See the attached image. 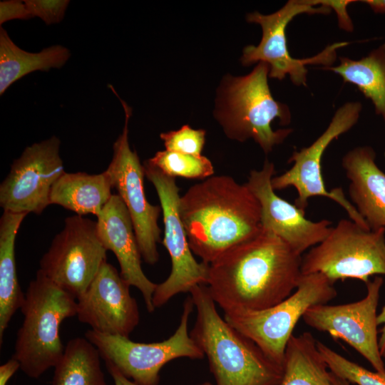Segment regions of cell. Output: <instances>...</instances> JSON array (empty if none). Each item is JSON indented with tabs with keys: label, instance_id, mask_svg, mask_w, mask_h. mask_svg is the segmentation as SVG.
<instances>
[{
	"label": "cell",
	"instance_id": "1",
	"mask_svg": "<svg viewBox=\"0 0 385 385\" xmlns=\"http://www.w3.org/2000/svg\"><path fill=\"white\" fill-rule=\"evenodd\" d=\"M302 258L279 237L262 230L209 264L205 285L224 313L267 309L296 289Z\"/></svg>",
	"mask_w": 385,
	"mask_h": 385
},
{
	"label": "cell",
	"instance_id": "2",
	"mask_svg": "<svg viewBox=\"0 0 385 385\" xmlns=\"http://www.w3.org/2000/svg\"><path fill=\"white\" fill-rule=\"evenodd\" d=\"M179 212L192 252L208 265L262 230L258 200L226 175L192 185L180 197Z\"/></svg>",
	"mask_w": 385,
	"mask_h": 385
},
{
	"label": "cell",
	"instance_id": "3",
	"mask_svg": "<svg viewBox=\"0 0 385 385\" xmlns=\"http://www.w3.org/2000/svg\"><path fill=\"white\" fill-rule=\"evenodd\" d=\"M189 293L196 309L190 335L207 357L216 385H279L283 367L220 317L207 286Z\"/></svg>",
	"mask_w": 385,
	"mask_h": 385
},
{
	"label": "cell",
	"instance_id": "4",
	"mask_svg": "<svg viewBox=\"0 0 385 385\" xmlns=\"http://www.w3.org/2000/svg\"><path fill=\"white\" fill-rule=\"evenodd\" d=\"M269 73V65L259 62L245 76L225 77L218 89L214 112L227 138L240 142L251 138L265 154L293 130H274L271 126L276 118L282 125L289 124L292 115L286 104L273 98L268 84Z\"/></svg>",
	"mask_w": 385,
	"mask_h": 385
},
{
	"label": "cell",
	"instance_id": "5",
	"mask_svg": "<svg viewBox=\"0 0 385 385\" xmlns=\"http://www.w3.org/2000/svg\"><path fill=\"white\" fill-rule=\"evenodd\" d=\"M20 309L24 319L12 357L27 376L38 379L63 356L60 327L64 319L76 316L77 300L38 270Z\"/></svg>",
	"mask_w": 385,
	"mask_h": 385
},
{
	"label": "cell",
	"instance_id": "6",
	"mask_svg": "<svg viewBox=\"0 0 385 385\" xmlns=\"http://www.w3.org/2000/svg\"><path fill=\"white\" fill-rule=\"evenodd\" d=\"M333 285L320 273L302 274L295 291L279 303L261 310L225 312L224 319L283 367L286 347L297 322L310 307L337 297Z\"/></svg>",
	"mask_w": 385,
	"mask_h": 385
},
{
	"label": "cell",
	"instance_id": "7",
	"mask_svg": "<svg viewBox=\"0 0 385 385\" xmlns=\"http://www.w3.org/2000/svg\"><path fill=\"white\" fill-rule=\"evenodd\" d=\"M301 271L320 273L333 284L345 279L366 284L371 275H385V228L371 230L351 219L340 220L302 257Z\"/></svg>",
	"mask_w": 385,
	"mask_h": 385
},
{
	"label": "cell",
	"instance_id": "8",
	"mask_svg": "<svg viewBox=\"0 0 385 385\" xmlns=\"http://www.w3.org/2000/svg\"><path fill=\"white\" fill-rule=\"evenodd\" d=\"M190 297L186 298L180 324L165 340L142 343L129 337L87 330L85 337L98 350L101 358L115 366L138 385H158L160 371L169 361L182 357L202 359L205 354L190 335L188 322L194 309Z\"/></svg>",
	"mask_w": 385,
	"mask_h": 385
},
{
	"label": "cell",
	"instance_id": "9",
	"mask_svg": "<svg viewBox=\"0 0 385 385\" xmlns=\"http://www.w3.org/2000/svg\"><path fill=\"white\" fill-rule=\"evenodd\" d=\"M331 11L329 7L314 6L312 0H290L271 14L265 15L257 11L248 14L247 21L260 25L262 36L257 46L250 45L244 48L240 58L242 64L247 66L257 62H265L270 66L269 77L282 80L288 75L294 85L307 86L306 66H332L337 58V51L349 43H334L312 57L294 58L288 51L286 28L297 15H327Z\"/></svg>",
	"mask_w": 385,
	"mask_h": 385
},
{
	"label": "cell",
	"instance_id": "10",
	"mask_svg": "<svg viewBox=\"0 0 385 385\" xmlns=\"http://www.w3.org/2000/svg\"><path fill=\"white\" fill-rule=\"evenodd\" d=\"M106 252L96 222L75 215L65 219L63 228L42 256L38 270L77 299L106 262Z\"/></svg>",
	"mask_w": 385,
	"mask_h": 385
},
{
	"label": "cell",
	"instance_id": "11",
	"mask_svg": "<svg viewBox=\"0 0 385 385\" xmlns=\"http://www.w3.org/2000/svg\"><path fill=\"white\" fill-rule=\"evenodd\" d=\"M361 111L359 102H349L339 108L326 130L310 145L294 150L288 160L292 166L271 183L274 190L294 187L297 192L294 205L306 212L309 200L315 196L327 197L338 203L349 218L364 228L371 230L354 205L346 198L342 188H326L322 173V155L329 145L349 130L358 121Z\"/></svg>",
	"mask_w": 385,
	"mask_h": 385
},
{
	"label": "cell",
	"instance_id": "12",
	"mask_svg": "<svg viewBox=\"0 0 385 385\" xmlns=\"http://www.w3.org/2000/svg\"><path fill=\"white\" fill-rule=\"evenodd\" d=\"M145 176L154 186L163 215V245L171 260L168 277L158 284L153 297L155 307L165 304L180 293L190 292L198 284H205L209 265L197 262L189 245L179 212V188L175 178L166 175L147 160L143 164Z\"/></svg>",
	"mask_w": 385,
	"mask_h": 385
},
{
	"label": "cell",
	"instance_id": "13",
	"mask_svg": "<svg viewBox=\"0 0 385 385\" xmlns=\"http://www.w3.org/2000/svg\"><path fill=\"white\" fill-rule=\"evenodd\" d=\"M115 94L122 103L125 124L113 143V157L105 171L129 212L142 259L153 265L159 260L157 245L161 241V229L158 218L162 209L160 205H152L147 200L143 185L144 167L129 144L128 123L132 110L117 93Z\"/></svg>",
	"mask_w": 385,
	"mask_h": 385
},
{
	"label": "cell",
	"instance_id": "14",
	"mask_svg": "<svg viewBox=\"0 0 385 385\" xmlns=\"http://www.w3.org/2000/svg\"><path fill=\"white\" fill-rule=\"evenodd\" d=\"M56 135L27 146L15 159L0 185L4 212L40 215L51 205L50 195L65 173Z\"/></svg>",
	"mask_w": 385,
	"mask_h": 385
},
{
	"label": "cell",
	"instance_id": "15",
	"mask_svg": "<svg viewBox=\"0 0 385 385\" xmlns=\"http://www.w3.org/2000/svg\"><path fill=\"white\" fill-rule=\"evenodd\" d=\"M383 279L376 277L366 284V296L357 302L339 305L310 307L302 318L312 328L342 339L361 354L376 371L385 374L380 354L376 309Z\"/></svg>",
	"mask_w": 385,
	"mask_h": 385
},
{
	"label": "cell",
	"instance_id": "16",
	"mask_svg": "<svg viewBox=\"0 0 385 385\" xmlns=\"http://www.w3.org/2000/svg\"><path fill=\"white\" fill-rule=\"evenodd\" d=\"M275 173L274 163L266 160L262 169L250 171L246 185L260 202L262 230L277 235L302 255L326 238L332 222L308 220L304 212L278 196L271 183Z\"/></svg>",
	"mask_w": 385,
	"mask_h": 385
},
{
	"label": "cell",
	"instance_id": "17",
	"mask_svg": "<svg viewBox=\"0 0 385 385\" xmlns=\"http://www.w3.org/2000/svg\"><path fill=\"white\" fill-rule=\"evenodd\" d=\"M130 287L115 267L105 262L76 299L78 319L96 332L129 337L140 321L138 306Z\"/></svg>",
	"mask_w": 385,
	"mask_h": 385
},
{
	"label": "cell",
	"instance_id": "18",
	"mask_svg": "<svg viewBox=\"0 0 385 385\" xmlns=\"http://www.w3.org/2000/svg\"><path fill=\"white\" fill-rule=\"evenodd\" d=\"M96 224L103 245L117 258L122 278L140 291L146 309L153 313L155 309L153 297L158 284L150 281L142 269V256L132 219L118 195H112L97 217Z\"/></svg>",
	"mask_w": 385,
	"mask_h": 385
},
{
	"label": "cell",
	"instance_id": "19",
	"mask_svg": "<svg viewBox=\"0 0 385 385\" xmlns=\"http://www.w3.org/2000/svg\"><path fill=\"white\" fill-rule=\"evenodd\" d=\"M375 158L371 147L359 146L347 152L342 160L350 181L351 203L371 230L385 228V173Z\"/></svg>",
	"mask_w": 385,
	"mask_h": 385
},
{
	"label": "cell",
	"instance_id": "20",
	"mask_svg": "<svg viewBox=\"0 0 385 385\" xmlns=\"http://www.w3.org/2000/svg\"><path fill=\"white\" fill-rule=\"evenodd\" d=\"M112 188L106 171L99 174L65 172L53 185L50 202L78 215L98 217L111 199Z\"/></svg>",
	"mask_w": 385,
	"mask_h": 385
},
{
	"label": "cell",
	"instance_id": "21",
	"mask_svg": "<svg viewBox=\"0 0 385 385\" xmlns=\"http://www.w3.org/2000/svg\"><path fill=\"white\" fill-rule=\"evenodd\" d=\"M27 214L4 212L0 218V344L16 312L21 308L25 292L19 284L15 259V241Z\"/></svg>",
	"mask_w": 385,
	"mask_h": 385
},
{
	"label": "cell",
	"instance_id": "22",
	"mask_svg": "<svg viewBox=\"0 0 385 385\" xmlns=\"http://www.w3.org/2000/svg\"><path fill=\"white\" fill-rule=\"evenodd\" d=\"M71 57L68 48L53 45L38 53L19 48L7 31L0 27V95L24 76L36 71H48L63 67Z\"/></svg>",
	"mask_w": 385,
	"mask_h": 385
},
{
	"label": "cell",
	"instance_id": "23",
	"mask_svg": "<svg viewBox=\"0 0 385 385\" xmlns=\"http://www.w3.org/2000/svg\"><path fill=\"white\" fill-rule=\"evenodd\" d=\"M310 332L292 335L285 350L279 385H333L331 371Z\"/></svg>",
	"mask_w": 385,
	"mask_h": 385
},
{
	"label": "cell",
	"instance_id": "24",
	"mask_svg": "<svg viewBox=\"0 0 385 385\" xmlns=\"http://www.w3.org/2000/svg\"><path fill=\"white\" fill-rule=\"evenodd\" d=\"M339 60L337 66L324 69L339 75L344 82L355 85L372 101L376 113L385 122V43L361 59L341 57Z\"/></svg>",
	"mask_w": 385,
	"mask_h": 385
},
{
	"label": "cell",
	"instance_id": "25",
	"mask_svg": "<svg viewBox=\"0 0 385 385\" xmlns=\"http://www.w3.org/2000/svg\"><path fill=\"white\" fill-rule=\"evenodd\" d=\"M97 348L86 337L68 342L53 367L51 385H106Z\"/></svg>",
	"mask_w": 385,
	"mask_h": 385
},
{
	"label": "cell",
	"instance_id": "26",
	"mask_svg": "<svg viewBox=\"0 0 385 385\" xmlns=\"http://www.w3.org/2000/svg\"><path fill=\"white\" fill-rule=\"evenodd\" d=\"M147 161L166 175L175 178L206 179L213 175L212 162L204 155L160 150Z\"/></svg>",
	"mask_w": 385,
	"mask_h": 385
},
{
	"label": "cell",
	"instance_id": "27",
	"mask_svg": "<svg viewBox=\"0 0 385 385\" xmlns=\"http://www.w3.org/2000/svg\"><path fill=\"white\" fill-rule=\"evenodd\" d=\"M318 350L329 369L334 374L357 385H385V374L371 371L349 360L324 343L317 341Z\"/></svg>",
	"mask_w": 385,
	"mask_h": 385
},
{
	"label": "cell",
	"instance_id": "28",
	"mask_svg": "<svg viewBox=\"0 0 385 385\" xmlns=\"http://www.w3.org/2000/svg\"><path fill=\"white\" fill-rule=\"evenodd\" d=\"M206 132L203 129H193L188 125L177 130L160 135L165 150L194 155H201L205 143Z\"/></svg>",
	"mask_w": 385,
	"mask_h": 385
},
{
	"label": "cell",
	"instance_id": "29",
	"mask_svg": "<svg viewBox=\"0 0 385 385\" xmlns=\"http://www.w3.org/2000/svg\"><path fill=\"white\" fill-rule=\"evenodd\" d=\"M32 18H40L46 25L60 23L70 3L68 0H25Z\"/></svg>",
	"mask_w": 385,
	"mask_h": 385
},
{
	"label": "cell",
	"instance_id": "30",
	"mask_svg": "<svg viewBox=\"0 0 385 385\" xmlns=\"http://www.w3.org/2000/svg\"><path fill=\"white\" fill-rule=\"evenodd\" d=\"M354 0H312L314 6H324L333 9L338 19L339 26L349 32L354 30V26L351 18L347 12V7L349 4L356 2Z\"/></svg>",
	"mask_w": 385,
	"mask_h": 385
},
{
	"label": "cell",
	"instance_id": "31",
	"mask_svg": "<svg viewBox=\"0 0 385 385\" xmlns=\"http://www.w3.org/2000/svg\"><path fill=\"white\" fill-rule=\"evenodd\" d=\"M24 1L4 0L0 1V25L14 19H31Z\"/></svg>",
	"mask_w": 385,
	"mask_h": 385
},
{
	"label": "cell",
	"instance_id": "32",
	"mask_svg": "<svg viewBox=\"0 0 385 385\" xmlns=\"http://www.w3.org/2000/svg\"><path fill=\"white\" fill-rule=\"evenodd\" d=\"M19 369H20V364L14 357L1 364L0 366V385H6Z\"/></svg>",
	"mask_w": 385,
	"mask_h": 385
},
{
	"label": "cell",
	"instance_id": "33",
	"mask_svg": "<svg viewBox=\"0 0 385 385\" xmlns=\"http://www.w3.org/2000/svg\"><path fill=\"white\" fill-rule=\"evenodd\" d=\"M107 367V370L113 378L114 385H138L132 380L125 377L121 374L119 370L113 364L108 362H105Z\"/></svg>",
	"mask_w": 385,
	"mask_h": 385
},
{
	"label": "cell",
	"instance_id": "34",
	"mask_svg": "<svg viewBox=\"0 0 385 385\" xmlns=\"http://www.w3.org/2000/svg\"><path fill=\"white\" fill-rule=\"evenodd\" d=\"M377 323L378 325L382 324L384 325L381 330V336L379 339V346L382 358L385 359V305L377 316Z\"/></svg>",
	"mask_w": 385,
	"mask_h": 385
},
{
	"label": "cell",
	"instance_id": "35",
	"mask_svg": "<svg viewBox=\"0 0 385 385\" xmlns=\"http://www.w3.org/2000/svg\"><path fill=\"white\" fill-rule=\"evenodd\" d=\"M366 4L377 14H385V0H364L361 1Z\"/></svg>",
	"mask_w": 385,
	"mask_h": 385
},
{
	"label": "cell",
	"instance_id": "36",
	"mask_svg": "<svg viewBox=\"0 0 385 385\" xmlns=\"http://www.w3.org/2000/svg\"><path fill=\"white\" fill-rule=\"evenodd\" d=\"M331 379H332L333 385H350V383L348 381L334 374L332 371H331Z\"/></svg>",
	"mask_w": 385,
	"mask_h": 385
},
{
	"label": "cell",
	"instance_id": "37",
	"mask_svg": "<svg viewBox=\"0 0 385 385\" xmlns=\"http://www.w3.org/2000/svg\"><path fill=\"white\" fill-rule=\"evenodd\" d=\"M198 385H213V384L210 383V382L206 381V382H203L202 384H200Z\"/></svg>",
	"mask_w": 385,
	"mask_h": 385
}]
</instances>
